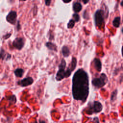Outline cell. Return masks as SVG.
Masks as SVG:
<instances>
[{
    "label": "cell",
    "instance_id": "8992f818",
    "mask_svg": "<svg viewBox=\"0 0 123 123\" xmlns=\"http://www.w3.org/2000/svg\"><path fill=\"white\" fill-rule=\"evenodd\" d=\"M25 40L23 37H18L15 38L12 42V46L18 50H21L24 47Z\"/></svg>",
    "mask_w": 123,
    "mask_h": 123
},
{
    "label": "cell",
    "instance_id": "2e32d148",
    "mask_svg": "<svg viewBox=\"0 0 123 123\" xmlns=\"http://www.w3.org/2000/svg\"><path fill=\"white\" fill-rule=\"evenodd\" d=\"M121 24V17L120 16H117L114 18L112 21V25L113 26L116 28H118L120 26Z\"/></svg>",
    "mask_w": 123,
    "mask_h": 123
},
{
    "label": "cell",
    "instance_id": "f1b7e54d",
    "mask_svg": "<svg viewBox=\"0 0 123 123\" xmlns=\"http://www.w3.org/2000/svg\"><path fill=\"white\" fill-rule=\"evenodd\" d=\"M19 0L21 1H26V0Z\"/></svg>",
    "mask_w": 123,
    "mask_h": 123
},
{
    "label": "cell",
    "instance_id": "d4e9b609",
    "mask_svg": "<svg viewBox=\"0 0 123 123\" xmlns=\"http://www.w3.org/2000/svg\"><path fill=\"white\" fill-rule=\"evenodd\" d=\"M62 1L64 3H69L70 2H71L72 0H62Z\"/></svg>",
    "mask_w": 123,
    "mask_h": 123
},
{
    "label": "cell",
    "instance_id": "30bf717a",
    "mask_svg": "<svg viewBox=\"0 0 123 123\" xmlns=\"http://www.w3.org/2000/svg\"><path fill=\"white\" fill-rule=\"evenodd\" d=\"M94 66L95 69L98 72H101L102 69V64L100 60L98 58H95L93 61Z\"/></svg>",
    "mask_w": 123,
    "mask_h": 123
},
{
    "label": "cell",
    "instance_id": "5b68a950",
    "mask_svg": "<svg viewBox=\"0 0 123 123\" xmlns=\"http://www.w3.org/2000/svg\"><path fill=\"white\" fill-rule=\"evenodd\" d=\"M108 82V78L106 74L102 73L98 77L94 78L92 80V84L97 88H99L105 86Z\"/></svg>",
    "mask_w": 123,
    "mask_h": 123
},
{
    "label": "cell",
    "instance_id": "ba28073f",
    "mask_svg": "<svg viewBox=\"0 0 123 123\" xmlns=\"http://www.w3.org/2000/svg\"><path fill=\"white\" fill-rule=\"evenodd\" d=\"M33 82H34V80L32 77L28 76V77L24 78V79L18 81L17 84L18 85L22 87H25L32 84Z\"/></svg>",
    "mask_w": 123,
    "mask_h": 123
},
{
    "label": "cell",
    "instance_id": "9a60e30c",
    "mask_svg": "<svg viewBox=\"0 0 123 123\" xmlns=\"http://www.w3.org/2000/svg\"><path fill=\"white\" fill-rule=\"evenodd\" d=\"M24 70L22 68H18L16 69L14 71L15 75L17 77H22L24 74Z\"/></svg>",
    "mask_w": 123,
    "mask_h": 123
},
{
    "label": "cell",
    "instance_id": "7a4b0ae2",
    "mask_svg": "<svg viewBox=\"0 0 123 123\" xmlns=\"http://www.w3.org/2000/svg\"><path fill=\"white\" fill-rule=\"evenodd\" d=\"M108 17V9H98L97 10L94 15V20L96 26L98 28L103 27L105 19Z\"/></svg>",
    "mask_w": 123,
    "mask_h": 123
},
{
    "label": "cell",
    "instance_id": "4316f807",
    "mask_svg": "<svg viewBox=\"0 0 123 123\" xmlns=\"http://www.w3.org/2000/svg\"><path fill=\"white\" fill-rule=\"evenodd\" d=\"M15 0H9V2H10V3H13V2H14V1H15Z\"/></svg>",
    "mask_w": 123,
    "mask_h": 123
},
{
    "label": "cell",
    "instance_id": "8fae6325",
    "mask_svg": "<svg viewBox=\"0 0 123 123\" xmlns=\"http://www.w3.org/2000/svg\"><path fill=\"white\" fill-rule=\"evenodd\" d=\"M73 10L75 13H77L80 12L82 9V6L81 3L79 2H75L73 4Z\"/></svg>",
    "mask_w": 123,
    "mask_h": 123
},
{
    "label": "cell",
    "instance_id": "83f0119b",
    "mask_svg": "<svg viewBox=\"0 0 123 123\" xmlns=\"http://www.w3.org/2000/svg\"><path fill=\"white\" fill-rule=\"evenodd\" d=\"M121 5L122 6H123V0L121 1Z\"/></svg>",
    "mask_w": 123,
    "mask_h": 123
},
{
    "label": "cell",
    "instance_id": "9c48e42d",
    "mask_svg": "<svg viewBox=\"0 0 123 123\" xmlns=\"http://www.w3.org/2000/svg\"><path fill=\"white\" fill-rule=\"evenodd\" d=\"M12 55L8 52L5 51L2 48L0 49V60L2 61H8L11 59Z\"/></svg>",
    "mask_w": 123,
    "mask_h": 123
},
{
    "label": "cell",
    "instance_id": "ffe728a7",
    "mask_svg": "<svg viewBox=\"0 0 123 123\" xmlns=\"http://www.w3.org/2000/svg\"><path fill=\"white\" fill-rule=\"evenodd\" d=\"M73 19L75 21V22H78L80 20V16L79 14L77 13H74V14H73Z\"/></svg>",
    "mask_w": 123,
    "mask_h": 123
},
{
    "label": "cell",
    "instance_id": "4fadbf2b",
    "mask_svg": "<svg viewBox=\"0 0 123 123\" xmlns=\"http://www.w3.org/2000/svg\"><path fill=\"white\" fill-rule=\"evenodd\" d=\"M76 64H77V60L75 57H73L72 58V61L71 62V63L68 67L70 69L71 71L72 72L75 69Z\"/></svg>",
    "mask_w": 123,
    "mask_h": 123
},
{
    "label": "cell",
    "instance_id": "277c9868",
    "mask_svg": "<svg viewBox=\"0 0 123 123\" xmlns=\"http://www.w3.org/2000/svg\"><path fill=\"white\" fill-rule=\"evenodd\" d=\"M66 66V61L64 59H62L60 64L58 66V71L56 75V80L57 81H61L64 78L70 76L68 74L66 70H65Z\"/></svg>",
    "mask_w": 123,
    "mask_h": 123
},
{
    "label": "cell",
    "instance_id": "3957f363",
    "mask_svg": "<svg viewBox=\"0 0 123 123\" xmlns=\"http://www.w3.org/2000/svg\"><path fill=\"white\" fill-rule=\"evenodd\" d=\"M102 105L99 101H94L88 103L85 111L87 114L91 115L100 112L102 110Z\"/></svg>",
    "mask_w": 123,
    "mask_h": 123
},
{
    "label": "cell",
    "instance_id": "5bb4252c",
    "mask_svg": "<svg viewBox=\"0 0 123 123\" xmlns=\"http://www.w3.org/2000/svg\"><path fill=\"white\" fill-rule=\"evenodd\" d=\"M62 53L64 57H68L70 54V51L69 48L66 46H63L62 48Z\"/></svg>",
    "mask_w": 123,
    "mask_h": 123
},
{
    "label": "cell",
    "instance_id": "6da1fadb",
    "mask_svg": "<svg viewBox=\"0 0 123 123\" xmlns=\"http://www.w3.org/2000/svg\"><path fill=\"white\" fill-rule=\"evenodd\" d=\"M89 78L87 73L82 68L74 74L72 79V95L74 98L85 102L89 94Z\"/></svg>",
    "mask_w": 123,
    "mask_h": 123
},
{
    "label": "cell",
    "instance_id": "7c38bea8",
    "mask_svg": "<svg viewBox=\"0 0 123 123\" xmlns=\"http://www.w3.org/2000/svg\"><path fill=\"white\" fill-rule=\"evenodd\" d=\"M46 46L48 48V49L50 50H52V51H57V46L51 42H48L45 44Z\"/></svg>",
    "mask_w": 123,
    "mask_h": 123
},
{
    "label": "cell",
    "instance_id": "d6986e66",
    "mask_svg": "<svg viewBox=\"0 0 123 123\" xmlns=\"http://www.w3.org/2000/svg\"><path fill=\"white\" fill-rule=\"evenodd\" d=\"M75 21L73 19L70 20L67 24V28L69 29L73 28L75 25Z\"/></svg>",
    "mask_w": 123,
    "mask_h": 123
},
{
    "label": "cell",
    "instance_id": "44dd1931",
    "mask_svg": "<svg viewBox=\"0 0 123 123\" xmlns=\"http://www.w3.org/2000/svg\"><path fill=\"white\" fill-rule=\"evenodd\" d=\"M11 35H12L11 33H7V34H6V35H5L3 36V38L4 39H7L11 37Z\"/></svg>",
    "mask_w": 123,
    "mask_h": 123
},
{
    "label": "cell",
    "instance_id": "ac0fdd59",
    "mask_svg": "<svg viewBox=\"0 0 123 123\" xmlns=\"http://www.w3.org/2000/svg\"><path fill=\"white\" fill-rule=\"evenodd\" d=\"M8 100L9 101L10 104H15L16 102V97L14 95L11 96L7 98Z\"/></svg>",
    "mask_w": 123,
    "mask_h": 123
},
{
    "label": "cell",
    "instance_id": "484cf974",
    "mask_svg": "<svg viewBox=\"0 0 123 123\" xmlns=\"http://www.w3.org/2000/svg\"><path fill=\"white\" fill-rule=\"evenodd\" d=\"M37 123V121H35V123ZM45 123V121H43V120L41 121L40 120H39V123Z\"/></svg>",
    "mask_w": 123,
    "mask_h": 123
},
{
    "label": "cell",
    "instance_id": "603a6c76",
    "mask_svg": "<svg viewBox=\"0 0 123 123\" xmlns=\"http://www.w3.org/2000/svg\"><path fill=\"white\" fill-rule=\"evenodd\" d=\"M16 28H17V31H19V30H20V29H21V25H20V24L19 21H18V22H17Z\"/></svg>",
    "mask_w": 123,
    "mask_h": 123
},
{
    "label": "cell",
    "instance_id": "e0dca14e",
    "mask_svg": "<svg viewBox=\"0 0 123 123\" xmlns=\"http://www.w3.org/2000/svg\"><path fill=\"white\" fill-rule=\"evenodd\" d=\"M117 93H118L117 89H115L112 92L111 94V102H113L115 100H116L117 98Z\"/></svg>",
    "mask_w": 123,
    "mask_h": 123
},
{
    "label": "cell",
    "instance_id": "cb8c5ba5",
    "mask_svg": "<svg viewBox=\"0 0 123 123\" xmlns=\"http://www.w3.org/2000/svg\"><path fill=\"white\" fill-rule=\"evenodd\" d=\"M79 0L81 1L84 4H87L89 1V0Z\"/></svg>",
    "mask_w": 123,
    "mask_h": 123
},
{
    "label": "cell",
    "instance_id": "7402d4cb",
    "mask_svg": "<svg viewBox=\"0 0 123 123\" xmlns=\"http://www.w3.org/2000/svg\"><path fill=\"white\" fill-rule=\"evenodd\" d=\"M51 0H45V5L46 6H49L51 3Z\"/></svg>",
    "mask_w": 123,
    "mask_h": 123
},
{
    "label": "cell",
    "instance_id": "52a82bcc",
    "mask_svg": "<svg viewBox=\"0 0 123 123\" xmlns=\"http://www.w3.org/2000/svg\"><path fill=\"white\" fill-rule=\"evenodd\" d=\"M17 14L15 11H10L6 17V21L10 24L14 25L16 22Z\"/></svg>",
    "mask_w": 123,
    "mask_h": 123
}]
</instances>
